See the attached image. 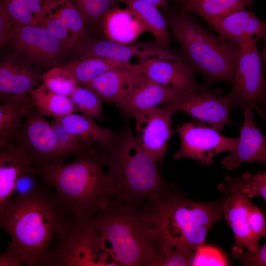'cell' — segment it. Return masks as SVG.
Returning <instances> with one entry per match:
<instances>
[{"label":"cell","instance_id":"6da1fadb","mask_svg":"<svg viewBox=\"0 0 266 266\" xmlns=\"http://www.w3.org/2000/svg\"><path fill=\"white\" fill-rule=\"evenodd\" d=\"M50 189L43 184L30 193L15 197L0 211V226L11 239L6 250L23 265L36 266L70 216Z\"/></svg>","mask_w":266,"mask_h":266},{"label":"cell","instance_id":"7a4b0ae2","mask_svg":"<svg viewBox=\"0 0 266 266\" xmlns=\"http://www.w3.org/2000/svg\"><path fill=\"white\" fill-rule=\"evenodd\" d=\"M97 143L75 156L69 163L41 168L32 166L29 172L38 175L43 184L54 190L74 218H94L113 196L110 181Z\"/></svg>","mask_w":266,"mask_h":266},{"label":"cell","instance_id":"3957f363","mask_svg":"<svg viewBox=\"0 0 266 266\" xmlns=\"http://www.w3.org/2000/svg\"><path fill=\"white\" fill-rule=\"evenodd\" d=\"M94 222L103 249L118 266H154L160 239L146 206L112 197Z\"/></svg>","mask_w":266,"mask_h":266},{"label":"cell","instance_id":"277c9868","mask_svg":"<svg viewBox=\"0 0 266 266\" xmlns=\"http://www.w3.org/2000/svg\"><path fill=\"white\" fill-rule=\"evenodd\" d=\"M98 149L114 199L146 206L169 189L157 163L139 146L129 126L107 143L98 144Z\"/></svg>","mask_w":266,"mask_h":266},{"label":"cell","instance_id":"5b68a950","mask_svg":"<svg viewBox=\"0 0 266 266\" xmlns=\"http://www.w3.org/2000/svg\"><path fill=\"white\" fill-rule=\"evenodd\" d=\"M146 208L161 240L195 251L224 216L225 199L197 201L169 187Z\"/></svg>","mask_w":266,"mask_h":266},{"label":"cell","instance_id":"8992f818","mask_svg":"<svg viewBox=\"0 0 266 266\" xmlns=\"http://www.w3.org/2000/svg\"><path fill=\"white\" fill-rule=\"evenodd\" d=\"M36 266H118L103 249L94 218L71 216Z\"/></svg>","mask_w":266,"mask_h":266},{"label":"cell","instance_id":"52a82bcc","mask_svg":"<svg viewBox=\"0 0 266 266\" xmlns=\"http://www.w3.org/2000/svg\"><path fill=\"white\" fill-rule=\"evenodd\" d=\"M257 39L251 38L239 45V52L232 89L227 97L233 109H243L247 105L254 108L266 122V113L261 104L266 100V80L263 75L261 54Z\"/></svg>","mask_w":266,"mask_h":266},{"label":"cell","instance_id":"ba28073f","mask_svg":"<svg viewBox=\"0 0 266 266\" xmlns=\"http://www.w3.org/2000/svg\"><path fill=\"white\" fill-rule=\"evenodd\" d=\"M5 45L28 64L50 68L66 61L75 50L38 24L14 27Z\"/></svg>","mask_w":266,"mask_h":266},{"label":"cell","instance_id":"9c48e42d","mask_svg":"<svg viewBox=\"0 0 266 266\" xmlns=\"http://www.w3.org/2000/svg\"><path fill=\"white\" fill-rule=\"evenodd\" d=\"M8 141L24 149L35 168L64 163L68 158L58 143L52 123L33 104L26 112L23 126Z\"/></svg>","mask_w":266,"mask_h":266},{"label":"cell","instance_id":"30bf717a","mask_svg":"<svg viewBox=\"0 0 266 266\" xmlns=\"http://www.w3.org/2000/svg\"><path fill=\"white\" fill-rule=\"evenodd\" d=\"M239 45L227 41L204 42L181 47L184 61L200 73L206 82L233 83L239 52Z\"/></svg>","mask_w":266,"mask_h":266},{"label":"cell","instance_id":"8fae6325","mask_svg":"<svg viewBox=\"0 0 266 266\" xmlns=\"http://www.w3.org/2000/svg\"><path fill=\"white\" fill-rule=\"evenodd\" d=\"M175 133L180 136L181 146L174 158L194 159L202 165L213 164L217 155L232 151L238 141V137L224 136L219 131L200 121L184 123L178 127Z\"/></svg>","mask_w":266,"mask_h":266},{"label":"cell","instance_id":"7c38bea8","mask_svg":"<svg viewBox=\"0 0 266 266\" xmlns=\"http://www.w3.org/2000/svg\"><path fill=\"white\" fill-rule=\"evenodd\" d=\"M221 89H209L201 87L185 94L173 101L164 105L175 113L181 111L198 121L208 124L221 132L227 124H233L230 120L233 109L227 95Z\"/></svg>","mask_w":266,"mask_h":266},{"label":"cell","instance_id":"4fadbf2b","mask_svg":"<svg viewBox=\"0 0 266 266\" xmlns=\"http://www.w3.org/2000/svg\"><path fill=\"white\" fill-rule=\"evenodd\" d=\"M38 24L75 50L93 37L80 13L67 0L47 1Z\"/></svg>","mask_w":266,"mask_h":266},{"label":"cell","instance_id":"5bb4252c","mask_svg":"<svg viewBox=\"0 0 266 266\" xmlns=\"http://www.w3.org/2000/svg\"><path fill=\"white\" fill-rule=\"evenodd\" d=\"M174 113L169 108L158 106L131 115L135 121L137 143L157 163L163 161L174 133L171 126Z\"/></svg>","mask_w":266,"mask_h":266},{"label":"cell","instance_id":"9a60e30c","mask_svg":"<svg viewBox=\"0 0 266 266\" xmlns=\"http://www.w3.org/2000/svg\"><path fill=\"white\" fill-rule=\"evenodd\" d=\"M88 57L102 58L123 63H130L133 57H137L139 60L161 58L184 61L182 55L154 42L123 43L106 38L93 37L83 47L74 50L68 60Z\"/></svg>","mask_w":266,"mask_h":266},{"label":"cell","instance_id":"2e32d148","mask_svg":"<svg viewBox=\"0 0 266 266\" xmlns=\"http://www.w3.org/2000/svg\"><path fill=\"white\" fill-rule=\"evenodd\" d=\"M43 73L12 52L3 55L0 61V102L4 104L29 100L31 91L42 84Z\"/></svg>","mask_w":266,"mask_h":266},{"label":"cell","instance_id":"e0dca14e","mask_svg":"<svg viewBox=\"0 0 266 266\" xmlns=\"http://www.w3.org/2000/svg\"><path fill=\"white\" fill-rule=\"evenodd\" d=\"M253 107L247 105L243 109V121L234 149L221 162L228 170L237 169L243 163H259L266 165V137L253 120Z\"/></svg>","mask_w":266,"mask_h":266},{"label":"cell","instance_id":"ac0fdd59","mask_svg":"<svg viewBox=\"0 0 266 266\" xmlns=\"http://www.w3.org/2000/svg\"><path fill=\"white\" fill-rule=\"evenodd\" d=\"M148 80L160 85L186 92L199 90L195 70L184 61L151 58L139 60Z\"/></svg>","mask_w":266,"mask_h":266},{"label":"cell","instance_id":"d6986e66","mask_svg":"<svg viewBox=\"0 0 266 266\" xmlns=\"http://www.w3.org/2000/svg\"><path fill=\"white\" fill-rule=\"evenodd\" d=\"M146 77L138 63L110 70L85 85L103 101L115 104L124 99Z\"/></svg>","mask_w":266,"mask_h":266},{"label":"cell","instance_id":"ffe728a7","mask_svg":"<svg viewBox=\"0 0 266 266\" xmlns=\"http://www.w3.org/2000/svg\"><path fill=\"white\" fill-rule=\"evenodd\" d=\"M217 32L221 41L239 45L246 40L263 38L266 34V22L252 11L245 9L205 20Z\"/></svg>","mask_w":266,"mask_h":266},{"label":"cell","instance_id":"44dd1931","mask_svg":"<svg viewBox=\"0 0 266 266\" xmlns=\"http://www.w3.org/2000/svg\"><path fill=\"white\" fill-rule=\"evenodd\" d=\"M32 165L24 149L9 141L0 143V211L14 199L18 180Z\"/></svg>","mask_w":266,"mask_h":266},{"label":"cell","instance_id":"7402d4cb","mask_svg":"<svg viewBox=\"0 0 266 266\" xmlns=\"http://www.w3.org/2000/svg\"><path fill=\"white\" fill-rule=\"evenodd\" d=\"M225 199L224 217L234 234L232 250L252 252L259 247L249 228V215L252 202L239 191H232Z\"/></svg>","mask_w":266,"mask_h":266},{"label":"cell","instance_id":"603a6c76","mask_svg":"<svg viewBox=\"0 0 266 266\" xmlns=\"http://www.w3.org/2000/svg\"><path fill=\"white\" fill-rule=\"evenodd\" d=\"M188 92L166 87L145 78L115 105L122 114L129 116L135 112L164 105Z\"/></svg>","mask_w":266,"mask_h":266},{"label":"cell","instance_id":"cb8c5ba5","mask_svg":"<svg viewBox=\"0 0 266 266\" xmlns=\"http://www.w3.org/2000/svg\"><path fill=\"white\" fill-rule=\"evenodd\" d=\"M100 28L106 38L123 43H134L145 32L141 21L131 10L117 6L105 14Z\"/></svg>","mask_w":266,"mask_h":266},{"label":"cell","instance_id":"d4e9b609","mask_svg":"<svg viewBox=\"0 0 266 266\" xmlns=\"http://www.w3.org/2000/svg\"><path fill=\"white\" fill-rule=\"evenodd\" d=\"M183 9L166 16L169 30L181 47L191 44L221 41Z\"/></svg>","mask_w":266,"mask_h":266},{"label":"cell","instance_id":"484cf974","mask_svg":"<svg viewBox=\"0 0 266 266\" xmlns=\"http://www.w3.org/2000/svg\"><path fill=\"white\" fill-rule=\"evenodd\" d=\"M54 119L77 140L83 143L105 144L115 134L109 129L100 126L92 117L85 114L74 112Z\"/></svg>","mask_w":266,"mask_h":266},{"label":"cell","instance_id":"4316f807","mask_svg":"<svg viewBox=\"0 0 266 266\" xmlns=\"http://www.w3.org/2000/svg\"><path fill=\"white\" fill-rule=\"evenodd\" d=\"M131 10L142 24L145 32L151 34L157 45L169 49L170 37L166 16L160 8L146 3L134 0H119Z\"/></svg>","mask_w":266,"mask_h":266},{"label":"cell","instance_id":"83f0119b","mask_svg":"<svg viewBox=\"0 0 266 266\" xmlns=\"http://www.w3.org/2000/svg\"><path fill=\"white\" fill-rule=\"evenodd\" d=\"M130 64L102 58L88 57L67 60L59 65L70 71L79 85L85 86L106 71Z\"/></svg>","mask_w":266,"mask_h":266},{"label":"cell","instance_id":"f1b7e54d","mask_svg":"<svg viewBox=\"0 0 266 266\" xmlns=\"http://www.w3.org/2000/svg\"><path fill=\"white\" fill-rule=\"evenodd\" d=\"M33 105L44 115L59 118L76 112L69 97L57 94L41 84L30 93Z\"/></svg>","mask_w":266,"mask_h":266},{"label":"cell","instance_id":"f546056e","mask_svg":"<svg viewBox=\"0 0 266 266\" xmlns=\"http://www.w3.org/2000/svg\"><path fill=\"white\" fill-rule=\"evenodd\" d=\"M182 9L204 20L224 16L245 9L253 0H177Z\"/></svg>","mask_w":266,"mask_h":266},{"label":"cell","instance_id":"4dcf8cb0","mask_svg":"<svg viewBox=\"0 0 266 266\" xmlns=\"http://www.w3.org/2000/svg\"><path fill=\"white\" fill-rule=\"evenodd\" d=\"M218 188L225 195L239 191L249 199L261 197L266 202V169L255 174L245 172L239 176H227Z\"/></svg>","mask_w":266,"mask_h":266},{"label":"cell","instance_id":"1f68e13d","mask_svg":"<svg viewBox=\"0 0 266 266\" xmlns=\"http://www.w3.org/2000/svg\"><path fill=\"white\" fill-rule=\"evenodd\" d=\"M44 0H0V10L8 17L14 27L37 24Z\"/></svg>","mask_w":266,"mask_h":266},{"label":"cell","instance_id":"d6a6232c","mask_svg":"<svg viewBox=\"0 0 266 266\" xmlns=\"http://www.w3.org/2000/svg\"><path fill=\"white\" fill-rule=\"evenodd\" d=\"M32 105L31 99L0 106V143L8 141L21 129L26 112Z\"/></svg>","mask_w":266,"mask_h":266},{"label":"cell","instance_id":"836d02e7","mask_svg":"<svg viewBox=\"0 0 266 266\" xmlns=\"http://www.w3.org/2000/svg\"><path fill=\"white\" fill-rule=\"evenodd\" d=\"M76 111L102 122L104 118L103 100L93 90L78 85L69 96Z\"/></svg>","mask_w":266,"mask_h":266},{"label":"cell","instance_id":"e575fe53","mask_svg":"<svg viewBox=\"0 0 266 266\" xmlns=\"http://www.w3.org/2000/svg\"><path fill=\"white\" fill-rule=\"evenodd\" d=\"M80 13L88 26L100 27L108 11L119 0H67Z\"/></svg>","mask_w":266,"mask_h":266},{"label":"cell","instance_id":"d590c367","mask_svg":"<svg viewBox=\"0 0 266 266\" xmlns=\"http://www.w3.org/2000/svg\"><path fill=\"white\" fill-rule=\"evenodd\" d=\"M42 84L51 91L67 97L79 85L70 71L65 67L56 66L43 72Z\"/></svg>","mask_w":266,"mask_h":266},{"label":"cell","instance_id":"8d00e7d4","mask_svg":"<svg viewBox=\"0 0 266 266\" xmlns=\"http://www.w3.org/2000/svg\"><path fill=\"white\" fill-rule=\"evenodd\" d=\"M194 251L160 239L158 259L154 266L192 265Z\"/></svg>","mask_w":266,"mask_h":266},{"label":"cell","instance_id":"74e56055","mask_svg":"<svg viewBox=\"0 0 266 266\" xmlns=\"http://www.w3.org/2000/svg\"><path fill=\"white\" fill-rule=\"evenodd\" d=\"M52 123L58 143L67 158L77 155L92 144L77 140L56 119Z\"/></svg>","mask_w":266,"mask_h":266},{"label":"cell","instance_id":"f35d334b","mask_svg":"<svg viewBox=\"0 0 266 266\" xmlns=\"http://www.w3.org/2000/svg\"><path fill=\"white\" fill-rule=\"evenodd\" d=\"M229 265V263L227 258L219 249L212 246L204 244L194 251L191 266Z\"/></svg>","mask_w":266,"mask_h":266},{"label":"cell","instance_id":"ab89813d","mask_svg":"<svg viewBox=\"0 0 266 266\" xmlns=\"http://www.w3.org/2000/svg\"><path fill=\"white\" fill-rule=\"evenodd\" d=\"M231 256L244 266H266V242L262 246L252 252L232 250Z\"/></svg>","mask_w":266,"mask_h":266},{"label":"cell","instance_id":"60d3db41","mask_svg":"<svg viewBox=\"0 0 266 266\" xmlns=\"http://www.w3.org/2000/svg\"><path fill=\"white\" fill-rule=\"evenodd\" d=\"M249 225L254 238L258 243L262 237L266 238V220L264 214L253 203L250 209Z\"/></svg>","mask_w":266,"mask_h":266},{"label":"cell","instance_id":"b9f144b4","mask_svg":"<svg viewBox=\"0 0 266 266\" xmlns=\"http://www.w3.org/2000/svg\"><path fill=\"white\" fill-rule=\"evenodd\" d=\"M38 177L29 171L23 175L16 183L15 197L30 193L43 184L41 179L38 181Z\"/></svg>","mask_w":266,"mask_h":266},{"label":"cell","instance_id":"7bdbcfd3","mask_svg":"<svg viewBox=\"0 0 266 266\" xmlns=\"http://www.w3.org/2000/svg\"><path fill=\"white\" fill-rule=\"evenodd\" d=\"M14 26L6 14L0 10V46L5 45L10 39Z\"/></svg>","mask_w":266,"mask_h":266},{"label":"cell","instance_id":"ee69618b","mask_svg":"<svg viewBox=\"0 0 266 266\" xmlns=\"http://www.w3.org/2000/svg\"><path fill=\"white\" fill-rule=\"evenodd\" d=\"M22 264L14 255L6 250L0 255V266H20Z\"/></svg>","mask_w":266,"mask_h":266},{"label":"cell","instance_id":"f6af8a7d","mask_svg":"<svg viewBox=\"0 0 266 266\" xmlns=\"http://www.w3.org/2000/svg\"><path fill=\"white\" fill-rule=\"evenodd\" d=\"M156 6L160 8L165 9L171 0H134Z\"/></svg>","mask_w":266,"mask_h":266},{"label":"cell","instance_id":"bcb514c9","mask_svg":"<svg viewBox=\"0 0 266 266\" xmlns=\"http://www.w3.org/2000/svg\"><path fill=\"white\" fill-rule=\"evenodd\" d=\"M265 41V46L261 53V58L262 61V67L263 72L266 74V34L263 38Z\"/></svg>","mask_w":266,"mask_h":266},{"label":"cell","instance_id":"7dc6e473","mask_svg":"<svg viewBox=\"0 0 266 266\" xmlns=\"http://www.w3.org/2000/svg\"><path fill=\"white\" fill-rule=\"evenodd\" d=\"M262 106V108L264 109V110L266 112V100H264L262 103V104H261Z\"/></svg>","mask_w":266,"mask_h":266},{"label":"cell","instance_id":"c3c4849f","mask_svg":"<svg viewBox=\"0 0 266 266\" xmlns=\"http://www.w3.org/2000/svg\"><path fill=\"white\" fill-rule=\"evenodd\" d=\"M45 0V3H46V2L47 1H48V0Z\"/></svg>","mask_w":266,"mask_h":266}]
</instances>
